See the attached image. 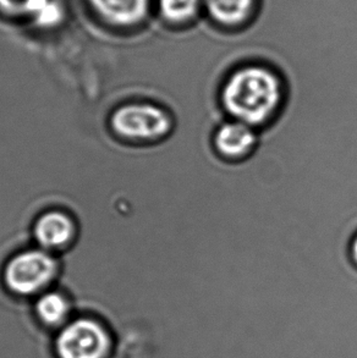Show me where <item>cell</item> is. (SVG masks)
<instances>
[{
  "label": "cell",
  "instance_id": "1",
  "mask_svg": "<svg viewBox=\"0 0 357 358\" xmlns=\"http://www.w3.org/2000/svg\"><path fill=\"white\" fill-rule=\"evenodd\" d=\"M288 97L284 75L273 64L251 60L227 73L219 88V104L229 119L256 130L270 125Z\"/></svg>",
  "mask_w": 357,
  "mask_h": 358
},
{
  "label": "cell",
  "instance_id": "2",
  "mask_svg": "<svg viewBox=\"0 0 357 358\" xmlns=\"http://www.w3.org/2000/svg\"><path fill=\"white\" fill-rule=\"evenodd\" d=\"M111 126L127 140L160 143L173 134L175 119L169 108L158 103H131L114 112Z\"/></svg>",
  "mask_w": 357,
  "mask_h": 358
},
{
  "label": "cell",
  "instance_id": "3",
  "mask_svg": "<svg viewBox=\"0 0 357 358\" xmlns=\"http://www.w3.org/2000/svg\"><path fill=\"white\" fill-rule=\"evenodd\" d=\"M58 271V263L44 250L19 253L5 268L4 279L10 290L18 295H34L44 289Z\"/></svg>",
  "mask_w": 357,
  "mask_h": 358
},
{
  "label": "cell",
  "instance_id": "4",
  "mask_svg": "<svg viewBox=\"0 0 357 358\" xmlns=\"http://www.w3.org/2000/svg\"><path fill=\"white\" fill-rule=\"evenodd\" d=\"M109 346L106 330L86 318L66 325L57 339V352L60 358H103Z\"/></svg>",
  "mask_w": 357,
  "mask_h": 358
},
{
  "label": "cell",
  "instance_id": "5",
  "mask_svg": "<svg viewBox=\"0 0 357 358\" xmlns=\"http://www.w3.org/2000/svg\"><path fill=\"white\" fill-rule=\"evenodd\" d=\"M217 155L227 162H241L251 157L260 143V130L241 121L225 119L213 132Z\"/></svg>",
  "mask_w": 357,
  "mask_h": 358
},
{
  "label": "cell",
  "instance_id": "6",
  "mask_svg": "<svg viewBox=\"0 0 357 358\" xmlns=\"http://www.w3.org/2000/svg\"><path fill=\"white\" fill-rule=\"evenodd\" d=\"M75 225L71 218L62 212H49L34 225V238L44 251L60 250L73 241Z\"/></svg>",
  "mask_w": 357,
  "mask_h": 358
},
{
  "label": "cell",
  "instance_id": "7",
  "mask_svg": "<svg viewBox=\"0 0 357 358\" xmlns=\"http://www.w3.org/2000/svg\"><path fill=\"white\" fill-rule=\"evenodd\" d=\"M91 4L104 19L122 26L140 22L148 10V0H91Z\"/></svg>",
  "mask_w": 357,
  "mask_h": 358
},
{
  "label": "cell",
  "instance_id": "8",
  "mask_svg": "<svg viewBox=\"0 0 357 358\" xmlns=\"http://www.w3.org/2000/svg\"><path fill=\"white\" fill-rule=\"evenodd\" d=\"M208 13L219 24L237 26L246 20L252 0H204Z\"/></svg>",
  "mask_w": 357,
  "mask_h": 358
},
{
  "label": "cell",
  "instance_id": "9",
  "mask_svg": "<svg viewBox=\"0 0 357 358\" xmlns=\"http://www.w3.org/2000/svg\"><path fill=\"white\" fill-rule=\"evenodd\" d=\"M36 312L39 320L48 325L63 323L68 317L69 303L62 294L48 292L39 297L36 303Z\"/></svg>",
  "mask_w": 357,
  "mask_h": 358
},
{
  "label": "cell",
  "instance_id": "10",
  "mask_svg": "<svg viewBox=\"0 0 357 358\" xmlns=\"http://www.w3.org/2000/svg\"><path fill=\"white\" fill-rule=\"evenodd\" d=\"M160 4L165 19L183 22L196 15L200 0H160Z\"/></svg>",
  "mask_w": 357,
  "mask_h": 358
},
{
  "label": "cell",
  "instance_id": "11",
  "mask_svg": "<svg viewBox=\"0 0 357 358\" xmlns=\"http://www.w3.org/2000/svg\"><path fill=\"white\" fill-rule=\"evenodd\" d=\"M26 1L27 0H0V8L11 14H19L24 13Z\"/></svg>",
  "mask_w": 357,
  "mask_h": 358
},
{
  "label": "cell",
  "instance_id": "12",
  "mask_svg": "<svg viewBox=\"0 0 357 358\" xmlns=\"http://www.w3.org/2000/svg\"><path fill=\"white\" fill-rule=\"evenodd\" d=\"M349 255L353 261L354 264L357 266V233L354 235L350 242V247H349Z\"/></svg>",
  "mask_w": 357,
  "mask_h": 358
}]
</instances>
